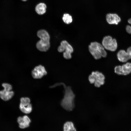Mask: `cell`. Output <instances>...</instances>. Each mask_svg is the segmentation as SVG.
<instances>
[{"label": "cell", "mask_w": 131, "mask_h": 131, "mask_svg": "<svg viewBox=\"0 0 131 131\" xmlns=\"http://www.w3.org/2000/svg\"><path fill=\"white\" fill-rule=\"evenodd\" d=\"M63 85L64 89V94L63 98L60 102L62 107L66 110L71 111L74 107V95L71 88L70 86H67L64 83L60 82L56 83L49 88H53L57 86Z\"/></svg>", "instance_id": "obj_1"}, {"label": "cell", "mask_w": 131, "mask_h": 131, "mask_svg": "<svg viewBox=\"0 0 131 131\" xmlns=\"http://www.w3.org/2000/svg\"><path fill=\"white\" fill-rule=\"evenodd\" d=\"M37 35L40 39L36 44L37 49L41 51H47L50 47V37L49 33L45 30L41 29L37 32Z\"/></svg>", "instance_id": "obj_2"}, {"label": "cell", "mask_w": 131, "mask_h": 131, "mask_svg": "<svg viewBox=\"0 0 131 131\" xmlns=\"http://www.w3.org/2000/svg\"><path fill=\"white\" fill-rule=\"evenodd\" d=\"M89 50L96 59H100L101 57H105L107 53L103 45L97 42H91L89 46Z\"/></svg>", "instance_id": "obj_3"}, {"label": "cell", "mask_w": 131, "mask_h": 131, "mask_svg": "<svg viewBox=\"0 0 131 131\" xmlns=\"http://www.w3.org/2000/svg\"><path fill=\"white\" fill-rule=\"evenodd\" d=\"M105 76L101 73L98 71L92 72L88 77V79L91 84H94L97 87H100L105 83Z\"/></svg>", "instance_id": "obj_4"}, {"label": "cell", "mask_w": 131, "mask_h": 131, "mask_svg": "<svg viewBox=\"0 0 131 131\" xmlns=\"http://www.w3.org/2000/svg\"><path fill=\"white\" fill-rule=\"evenodd\" d=\"M57 50L60 52H63V56L65 58L69 59L71 58V54L73 51V49L72 46L66 41H62Z\"/></svg>", "instance_id": "obj_5"}, {"label": "cell", "mask_w": 131, "mask_h": 131, "mask_svg": "<svg viewBox=\"0 0 131 131\" xmlns=\"http://www.w3.org/2000/svg\"><path fill=\"white\" fill-rule=\"evenodd\" d=\"M102 44L104 48L112 51H115L117 48V44L116 39H113L110 36H106L104 37Z\"/></svg>", "instance_id": "obj_6"}, {"label": "cell", "mask_w": 131, "mask_h": 131, "mask_svg": "<svg viewBox=\"0 0 131 131\" xmlns=\"http://www.w3.org/2000/svg\"><path fill=\"white\" fill-rule=\"evenodd\" d=\"M2 86L4 89L0 91V97L4 101L8 100L12 97L14 94V92L11 90L12 86L10 84L7 83H2Z\"/></svg>", "instance_id": "obj_7"}, {"label": "cell", "mask_w": 131, "mask_h": 131, "mask_svg": "<svg viewBox=\"0 0 131 131\" xmlns=\"http://www.w3.org/2000/svg\"><path fill=\"white\" fill-rule=\"evenodd\" d=\"M20 110L23 113L28 114L32 110V106L30 98L27 97H22L20 99L19 106Z\"/></svg>", "instance_id": "obj_8"}, {"label": "cell", "mask_w": 131, "mask_h": 131, "mask_svg": "<svg viewBox=\"0 0 131 131\" xmlns=\"http://www.w3.org/2000/svg\"><path fill=\"white\" fill-rule=\"evenodd\" d=\"M114 71L118 75H128L131 73V63L128 62L122 66H116L114 68Z\"/></svg>", "instance_id": "obj_9"}, {"label": "cell", "mask_w": 131, "mask_h": 131, "mask_svg": "<svg viewBox=\"0 0 131 131\" xmlns=\"http://www.w3.org/2000/svg\"><path fill=\"white\" fill-rule=\"evenodd\" d=\"M47 74V72L44 67L41 65L35 66L31 72L33 77L36 79H41Z\"/></svg>", "instance_id": "obj_10"}, {"label": "cell", "mask_w": 131, "mask_h": 131, "mask_svg": "<svg viewBox=\"0 0 131 131\" xmlns=\"http://www.w3.org/2000/svg\"><path fill=\"white\" fill-rule=\"evenodd\" d=\"M118 60L122 62H126L129 59H131V47L128 48L127 51L124 50H121L117 54Z\"/></svg>", "instance_id": "obj_11"}, {"label": "cell", "mask_w": 131, "mask_h": 131, "mask_svg": "<svg viewBox=\"0 0 131 131\" xmlns=\"http://www.w3.org/2000/svg\"><path fill=\"white\" fill-rule=\"evenodd\" d=\"M17 122L19 127L20 128L24 129L29 126L31 121L28 116L25 115L22 117H19L17 119Z\"/></svg>", "instance_id": "obj_12"}, {"label": "cell", "mask_w": 131, "mask_h": 131, "mask_svg": "<svg viewBox=\"0 0 131 131\" xmlns=\"http://www.w3.org/2000/svg\"><path fill=\"white\" fill-rule=\"evenodd\" d=\"M107 22L110 24L117 25L121 21L120 17L116 14L109 13L106 16Z\"/></svg>", "instance_id": "obj_13"}, {"label": "cell", "mask_w": 131, "mask_h": 131, "mask_svg": "<svg viewBox=\"0 0 131 131\" xmlns=\"http://www.w3.org/2000/svg\"><path fill=\"white\" fill-rule=\"evenodd\" d=\"M46 6L43 3H40L36 7L35 10L36 12L38 14L41 15L44 14L46 11Z\"/></svg>", "instance_id": "obj_14"}, {"label": "cell", "mask_w": 131, "mask_h": 131, "mask_svg": "<svg viewBox=\"0 0 131 131\" xmlns=\"http://www.w3.org/2000/svg\"><path fill=\"white\" fill-rule=\"evenodd\" d=\"M63 131H76V130L72 122L67 121L64 124Z\"/></svg>", "instance_id": "obj_15"}, {"label": "cell", "mask_w": 131, "mask_h": 131, "mask_svg": "<svg viewBox=\"0 0 131 131\" xmlns=\"http://www.w3.org/2000/svg\"><path fill=\"white\" fill-rule=\"evenodd\" d=\"M62 19L64 22L67 24L70 23L72 21V16L68 14H65L64 15Z\"/></svg>", "instance_id": "obj_16"}, {"label": "cell", "mask_w": 131, "mask_h": 131, "mask_svg": "<svg viewBox=\"0 0 131 131\" xmlns=\"http://www.w3.org/2000/svg\"><path fill=\"white\" fill-rule=\"evenodd\" d=\"M128 23L131 24V18L129 19L128 20ZM126 30L127 32L129 34H131V26L128 25L126 27Z\"/></svg>", "instance_id": "obj_17"}, {"label": "cell", "mask_w": 131, "mask_h": 131, "mask_svg": "<svg viewBox=\"0 0 131 131\" xmlns=\"http://www.w3.org/2000/svg\"><path fill=\"white\" fill-rule=\"evenodd\" d=\"M23 1H26V0H21Z\"/></svg>", "instance_id": "obj_18"}]
</instances>
